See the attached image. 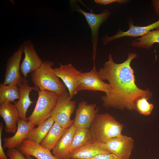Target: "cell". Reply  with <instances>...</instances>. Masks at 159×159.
Returning <instances> with one entry per match:
<instances>
[{"mask_svg": "<svg viewBox=\"0 0 159 159\" xmlns=\"http://www.w3.org/2000/svg\"><path fill=\"white\" fill-rule=\"evenodd\" d=\"M0 115L4 121L6 132L15 134L17 129V122L20 117L14 104L6 101L0 105Z\"/></svg>", "mask_w": 159, "mask_h": 159, "instance_id": "9a60e30c", "label": "cell"}, {"mask_svg": "<svg viewBox=\"0 0 159 159\" xmlns=\"http://www.w3.org/2000/svg\"><path fill=\"white\" fill-rule=\"evenodd\" d=\"M155 29H159V20L145 26H135L132 23H130L129 29L127 31L124 32L119 30L112 36L105 35L102 39V43L103 45H105L110 42L124 37H141Z\"/></svg>", "mask_w": 159, "mask_h": 159, "instance_id": "4fadbf2b", "label": "cell"}, {"mask_svg": "<svg viewBox=\"0 0 159 159\" xmlns=\"http://www.w3.org/2000/svg\"><path fill=\"white\" fill-rule=\"evenodd\" d=\"M59 67L54 68V71L62 80L72 99L78 92V79L81 72L77 69L71 63L62 64L59 63Z\"/></svg>", "mask_w": 159, "mask_h": 159, "instance_id": "30bf717a", "label": "cell"}, {"mask_svg": "<svg viewBox=\"0 0 159 159\" xmlns=\"http://www.w3.org/2000/svg\"><path fill=\"white\" fill-rule=\"evenodd\" d=\"M24 57L20 65V72L24 77L26 78L29 73L38 69L43 61L38 55L32 42L24 41L22 43Z\"/></svg>", "mask_w": 159, "mask_h": 159, "instance_id": "8fae6325", "label": "cell"}, {"mask_svg": "<svg viewBox=\"0 0 159 159\" xmlns=\"http://www.w3.org/2000/svg\"><path fill=\"white\" fill-rule=\"evenodd\" d=\"M19 87L20 98L18 101L14 102V104L19 112L20 118L27 121L26 112L29 107L34 102L30 99V92L33 90L37 91L39 89L36 86L32 87L29 86L28 81L25 78L22 84Z\"/></svg>", "mask_w": 159, "mask_h": 159, "instance_id": "2e32d148", "label": "cell"}, {"mask_svg": "<svg viewBox=\"0 0 159 159\" xmlns=\"http://www.w3.org/2000/svg\"><path fill=\"white\" fill-rule=\"evenodd\" d=\"M99 111L95 104H89L85 100L79 103L73 124L76 127L89 128Z\"/></svg>", "mask_w": 159, "mask_h": 159, "instance_id": "7c38bea8", "label": "cell"}, {"mask_svg": "<svg viewBox=\"0 0 159 159\" xmlns=\"http://www.w3.org/2000/svg\"><path fill=\"white\" fill-rule=\"evenodd\" d=\"M102 91L105 93L111 91L110 84L100 77L96 68L95 62L92 69L88 72L80 73L78 79V91L83 90Z\"/></svg>", "mask_w": 159, "mask_h": 159, "instance_id": "52a82bcc", "label": "cell"}, {"mask_svg": "<svg viewBox=\"0 0 159 159\" xmlns=\"http://www.w3.org/2000/svg\"><path fill=\"white\" fill-rule=\"evenodd\" d=\"M64 159H70L69 158H65Z\"/></svg>", "mask_w": 159, "mask_h": 159, "instance_id": "1f68e13d", "label": "cell"}, {"mask_svg": "<svg viewBox=\"0 0 159 159\" xmlns=\"http://www.w3.org/2000/svg\"><path fill=\"white\" fill-rule=\"evenodd\" d=\"M6 154L9 159H28L25 158L24 154L16 148L8 149Z\"/></svg>", "mask_w": 159, "mask_h": 159, "instance_id": "484cf974", "label": "cell"}, {"mask_svg": "<svg viewBox=\"0 0 159 159\" xmlns=\"http://www.w3.org/2000/svg\"><path fill=\"white\" fill-rule=\"evenodd\" d=\"M23 49L22 43L9 58L6 64L4 84H14L19 87L23 83L24 78L20 72V63Z\"/></svg>", "mask_w": 159, "mask_h": 159, "instance_id": "ba28073f", "label": "cell"}, {"mask_svg": "<svg viewBox=\"0 0 159 159\" xmlns=\"http://www.w3.org/2000/svg\"><path fill=\"white\" fill-rule=\"evenodd\" d=\"M26 156L28 159H34L33 158L31 157V156L26 155Z\"/></svg>", "mask_w": 159, "mask_h": 159, "instance_id": "4dcf8cb0", "label": "cell"}, {"mask_svg": "<svg viewBox=\"0 0 159 159\" xmlns=\"http://www.w3.org/2000/svg\"><path fill=\"white\" fill-rule=\"evenodd\" d=\"M88 159H121L119 157L111 153H102L97 154L93 157Z\"/></svg>", "mask_w": 159, "mask_h": 159, "instance_id": "4316f807", "label": "cell"}, {"mask_svg": "<svg viewBox=\"0 0 159 159\" xmlns=\"http://www.w3.org/2000/svg\"><path fill=\"white\" fill-rule=\"evenodd\" d=\"M111 153L104 146L103 143L93 141L71 152L68 158L71 159H88L102 153Z\"/></svg>", "mask_w": 159, "mask_h": 159, "instance_id": "e0dca14e", "label": "cell"}, {"mask_svg": "<svg viewBox=\"0 0 159 159\" xmlns=\"http://www.w3.org/2000/svg\"><path fill=\"white\" fill-rule=\"evenodd\" d=\"M17 149L25 156H32L37 159H58L50 150L27 139H25Z\"/></svg>", "mask_w": 159, "mask_h": 159, "instance_id": "ac0fdd59", "label": "cell"}, {"mask_svg": "<svg viewBox=\"0 0 159 159\" xmlns=\"http://www.w3.org/2000/svg\"><path fill=\"white\" fill-rule=\"evenodd\" d=\"M53 62L44 60L41 66L32 73V80L40 90H47L59 95L66 90L65 86L60 81L52 68Z\"/></svg>", "mask_w": 159, "mask_h": 159, "instance_id": "3957f363", "label": "cell"}, {"mask_svg": "<svg viewBox=\"0 0 159 159\" xmlns=\"http://www.w3.org/2000/svg\"><path fill=\"white\" fill-rule=\"evenodd\" d=\"M20 93L19 87L15 84L5 85L0 84V105L6 101L14 102L15 100L19 99Z\"/></svg>", "mask_w": 159, "mask_h": 159, "instance_id": "603a6c76", "label": "cell"}, {"mask_svg": "<svg viewBox=\"0 0 159 159\" xmlns=\"http://www.w3.org/2000/svg\"><path fill=\"white\" fill-rule=\"evenodd\" d=\"M77 1H70L71 8L83 15L85 17L91 31V40L92 42V59L94 62L97 56V49L99 40V29L101 25L109 17L110 12L107 9L103 10L99 14H96L91 9L88 12L79 6Z\"/></svg>", "mask_w": 159, "mask_h": 159, "instance_id": "5b68a950", "label": "cell"}, {"mask_svg": "<svg viewBox=\"0 0 159 159\" xmlns=\"http://www.w3.org/2000/svg\"><path fill=\"white\" fill-rule=\"evenodd\" d=\"M68 128H64L54 122L40 144L45 148L50 150H52Z\"/></svg>", "mask_w": 159, "mask_h": 159, "instance_id": "ffe728a7", "label": "cell"}, {"mask_svg": "<svg viewBox=\"0 0 159 159\" xmlns=\"http://www.w3.org/2000/svg\"><path fill=\"white\" fill-rule=\"evenodd\" d=\"M137 57L136 53H129L125 61L117 64L110 54L108 60L99 69L100 77L103 81H108L111 89L110 92L101 97L105 108L136 110L135 102L138 98L142 96L151 97L152 93L149 90H142L135 83L134 72L130 64Z\"/></svg>", "mask_w": 159, "mask_h": 159, "instance_id": "6da1fadb", "label": "cell"}, {"mask_svg": "<svg viewBox=\"0 0 159 159\" xmlns=\"http://www.w3.org/2000/svg\"><path fill=\"white\" fill-rule=\"evenodd\" d=\"M69 92L67 90L59 95L55 106L52 111L50 117L54 122L64 128H68L74 123L71 116L74 112L76 102L72 100Z\"/></svg>", "mask_w": 159, "mask_h": 159, "instance_id": "8992f818", "label": "cell"}, {"mask_svg": "<svg viewBox=\"0 0 159 159\" xmlns=\"http://www.w3.org/2000/svg\"><path fill=\"white\" fill-rule=\"evenodd\" d=\"M17 123V129L14 135L4 138V148L9 149L18 148L23 141L26 139L30 130L35 126L32 123L20 118L18 120Z\"/></svg>", "mask_w": 159, "mask_h": 159, "instance_id": "5bb4252c", "label": "cell"}, {"mask_svg": "<svg viewBox=\"0 0 159 159\" xmlns=\"http://www.w3.org/2000/svg\"><path fill=\"white\" fill-rule=\"evenodd\" d=\"M97 3L102 5H108L110 4L117 2L120 4H125L129 1L127 0H95Z\"/></svg>", "mask_w": 159, "mask_h": 159, "instance_id": "83f0119b", "label": "cell"}, {"mask_svg": "<svg viewBox=\"0 0 159 159\" xmlns=\"http://www.w3.org/2000/svg\"><path fill=\"white\" fill-rule=\"evenodd\" d=\"M38 98L35 107L27 121L35 126L38 125L50 117L57 104L59 95L47 90L37 91Z\"/></svg>", "mask_w": 159, "mask_h": 159, "instance_id": "277c9868", "label": "cell"}, {"mask_svg": "<svg viewBox=\"0 0 159 159\" xmlns=\"http://www.w3.org/2000/svg\"><path fill=\"white\" fill-rule=\"evenodd\" d=\"M94 141L90 129L76 127L69 154L75 150Z\"/></svg>", "mask_w": 159, "mask_h": 159, "instance_id": "7402d4cb", "label": "cell"}, {"mask_svg": "<svg viewBox=\"0 0 159 159\" xmlns=\"http://www.w3.org/2000/svg\"><path fill=\"white\" fill-rule=\"evenodd\" d=\"M3 128L2 123H0V159H9L5 154L2 145L1 135Z\"/></svg>", "mask_w": 159, "mask_h": 159, "instance_id": "f1b7e54d", "label": "cell"}, {"mask_svg": "<svg viewBox=\"0 0 159 159\" xmlns=\"http://www.w3.org/2000/svg\"><path fill=\"white\" fill-rule=\"evenodd\" d=\"M76 127L72 125L63 135L52 150L53 155L58 159L68 158Z\"/></svg>", "mask_w": 159, "mask_h": 159, "instance_id": "d6986e66", "label": "cell"}, {"mask_svg": "<svg viewBox=\"0 0 159 159\" xmlns=\"http://www.w3.org/2000/svg\"><path fill=\"white\" fill-rule=\"evenodd\" d=\"M54 122V119L50 117L38 127H34L29 132L26 139L40 144L47 135Z\"/></svg>", "mask_w": 159, "mask_h": 159, "instance_id": "44dd1931", "label": "cell"}, {"mask_svg": "<svg viewBox=\"0 0 159 159\" xmlns=\"http://www.w3.org/2000/svg\"><path fill=\"white\" fill-rule=\"evenodd\" d=\"M152 2L156 13L159 15V0H152Z\"/></svg>", "mask_w": 159, "mask_h": 159, "instance_id": "f546056e", "label": "cell"}, {"mask_svg": "<svg viewBox=\"0 0 159 159\" xmlns=\"http://www.w3.org/2000/svg\"><path fill=\"white\" fill-rule=\"evenodd\" d=\"M155 43H159V29L151 31L145 35L133 40L131 45L134 47L148 49Z\"/></svg>", "mask_w": 159, "mask_h": 159, "instance_id": "cb8c5ba5", "label": "cell"}, {"mask_svg": "<svg viewBox=\"0 0 159 159\" xmlns=\"http://www.w3.org/2000/svg\"><path fill=\"white\" fill-rule=\"evenodd\" d=\"M124 125L108 113L97 114L90 127L94 141L105 143L122 135Z\"/></svg>", "mask_w": 159, "mask_h": 159, "instance_id": "7a4b0ae2", "label": "cell"}, {"mask_svg": "<svg viewBox=\"0 0 159 159\" xmlns=\"http://www.w3.org/2000/svg\"><path fill=\"white\" fill-rule=\"evenodd\" d=\"M105 148L121 159H130L134 146V140L122 134L103 143Z\"/></svg>", "mask_w": 159, "mask_h": 159, "instance_id": "9c48e42d", "label": "cell"}, {"mask_svg": "<svg viewBox=\"0 0 159 159\" xmlns=\"http://www.w3.org/2000/svg\"><path fill=\"white\" fill-rule=\"evenodd\" d=\"M150 98L148 97L142 96L138 98L135 101L136 110L140 114L147 116L151 113L154 105L148 101Z\"/></svg>", "mask_w": 159, "mask_h": 159, "instance_id": "d4e9b609", "label": "cell"}]
</instances>
